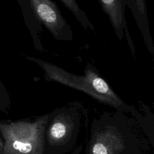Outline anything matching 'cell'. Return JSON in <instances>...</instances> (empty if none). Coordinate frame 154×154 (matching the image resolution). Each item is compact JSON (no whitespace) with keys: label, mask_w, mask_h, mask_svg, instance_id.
I'll list each match as a JSON object with an SVG mask.
<instances>
[{"label":"cell","mask_w":154,"mask_h":154,"mask_svg":"<svg viewBox=\"0 0 154 154\" xmlns=\"http://www.w3.org/2000/svg\"><path fill=\"white\" fill-rule=\"evenodd\" d=\"M151 147L138 122L116 110L93 119L84 154H147Z\"/></svg>","instance_id":"cell-1"},{"label":"cell","mask_w":154,"mask_h":154,"mask_svg":"<svg viewBox=\"0 0 154 154\" xmlns=\"http://www.w3.org/2000/svg\"><path fill=\"white\" fill-rule=\"evenodd\" d=\"M87 111L74 101L48 113L43 154H66L74 149L86 126Z\"/></svg>","instance_id":"cell-2"},{"label":"cell","mask_w":154,"mask_h":154,"mask_svg":"<svg viewBox=\"0 0 154 154\" xmlns=\"http://www.w3.org/2000/svg\"><path fill=\"white\" fill-rule=\"evenodd\" d=\"M48 114L16 121L0 120V154H43Z\"/></svg>","instance_id":"cell-3"},{"label":"cell","mask_w":154,"mask_h":154,"mask_svg":"<svg viewBox=\"0 0 154 154\" xmlns=\"http://www.w3.org/2000/svg\"><path fill=\"white\" fill-rule=\"evenodd\" d=\"M25 14L35 49L41 52L45 49L40 35L45 26L59 41H72V30L62 15L57 4L52 0H23Z\"/></svg>","instance_id":"cell-4"},{"label":"cell","mask_w":154,"mask_h":154,"mask_svg":"<svg viewBox=\"0 0 154 154\" xmlns=\"http://www.w3.org/2000/svg\"><path fill=\"white\" fill-rule=\"evenodd\" d=\"M102 9L108 17L117 38L122 40L124 36L134 55L135 51L129 32L125 19V7L128 0H98Z\"/></svg>","instance_id":"cell-5"},{"label":"cell","mask_w":154,"mask_h":154,"mask_svg":"<svg viewBox=\"0 0 154 154\" xmlns=\"http://www.w3.org/2000/svg\"><path fill=\"white\" fill-rule=\"evenodd\" d=\"M126 5L131 9L137 25L142 34L145 45L152 54H154V45L152 39L146 10V0H128Z\"/></svg>","instance_id":"cell-6"},{"label":"cell","mask_w":154,"mask_h":154,"mask_svg":"<svg viewBox=\"0 0 154 154\" xmlns=\"http://www.w3.org/2000/svg\"><path fill=\"white\" fill-rule=\"evenodd\" d=\"M73 14L74 17L85 29L94 31V25L88 19L87 14L79 7L77 0H59Z\"/></svg>","instance_id":"cell-7"},{"label":"cell","mask_w":154,"mask_h":154,"mask_svg":"<svg viewBox=\"0 0 154 154\" xmlns=\"http://www.w3.org/2000/svg\"><path fill=\"white\" fill-rule=\"evenodd\" d=\"M3 146H4V142H3V140L1 138V137H0V152H1V150L3 148Z\"/></svg>","instance_id":"cell-8"}]
</instances>
